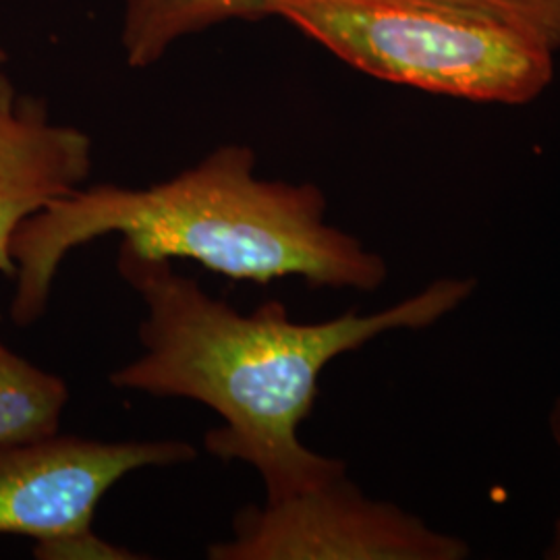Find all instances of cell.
<instances>
[{
  "label": "cell",
  "mask_w": 560,
  "mask_h": 560,
  "mask_svg": "<svg viewBox=\"0 0 560 560\" xmlns=\"http://www.w3.org/2000/svg\"><path fill=\"white\" fill-rule=\"evenodd\" d=\"M117 270L145 303L143 355L115 370L120 390L201 402L221 416L206 451L243 460L260 474L266 502H279L339 480L345 463L300 441L324 368L342 353L400 328H425L457 310L476 280L441 279L376 314L347 312L332 320L295 322L280 301L235 312L179 275L168 258L120 241Z\"/></svg>",
  "instance_id": "1"
},
{
  "label": "cell",
  "mask_w": 560,
  "mask_h": 560,
  "mask_svg": "<svg viewBox=\"0 0 560 560\" xmlns=\"http://www.w3.org/2000/svg\"><path fill=\"white\" fill-rule=\"evenodd\" d=\"M113 233L141 254L196 260L260 284L301 277L312 287L376 291L388 275L378 254L326 222L320 187L261 179L256 152L229 143L173 179L83 185L23 222L11 245L18 268L11 320H40L62 260Z\"/></svg>",
  "instance_id": "2"
},
{
  "label": "cell",
  "mask_w": 560,
  "mask_h": 560,
  "mask_svg": "<svg viewBox=\"0 0 560 560\" xmlns=\"http://www.w3.org/2000/svg\"><path fill=\"white\" fill-rule=\"evenodd\" d=\"M275 18L365 75L430 94L525 104L555 78L540 46L411 0H279Z\"/></svg>",
  "instance_id": "3"
},
{
  "label": "cell",
  "mask_w": 560,
  "mask_h": 560,
  "mask_svg": "<svg viewBox=\"0 0 560 560\" xmlns=\"http://www.w3.org/2000/svg\"><path fill=\"white\" fill-rule=\"evenodd\" d=\"M463 541L388 502L370 501L342 476L284 501L249 504L212 560H459Z\"/></svg>",
  "instance_id": "4"
},
{
  "label": "cell",
  "mask_w": 560,
  "mask_h": 560,
  "mask_svg": "<svg viewBox=\"0 0 560 560\" xmlns=\"http://www.w3.org/2000/svg\"><path fill=\"white\" fill-rule=\"evenodd\" d=\"M196 459L180 441L104 442L62 436L0 446V536L34 540V557L94 532L104 494L145 467Z\"/></svg>",
  "instance_id": "5"
},
{
  "label": "cell",
  "mask_w": 560,
  "mask_h": 560,
  "mask_svg": "<svg viewBox=\"0 0 560 560\" xmlns=\"http://www.w3.org/2000/svg\"><path fill=\"white\" fill-rule=\"evenodd\" d=\"M92 138L57 122L0 71V275L15 277L11 245L21 224L85 185Z\"/></svg>",
  "instance_id": "6"
},
{
  "label": "cell",
  "mask_w": 560,
  "mask_h": 560,
  "mask_svg": "<svg viewBox=\"0 0 560 560\" xmlns=\"http://www.w3.org/2000/svg\"><path fill=\"white\" fill-rule=\"evenodd\" d=\"M277 4L279 0H122L120 50L129 67L145 69L203 30L275 18Z\"/></svg>",
  "instance_id": "7"
},
{
  "label": "cell",
  "mask_w": 560,
  "mask_h": 560,
  "mask_svg": "<svg viewBox=\"0 0 560 560\" xmlns=\"http://www.w3.org/2000/svg\"><path fill=\"white\" fill-rule=\"evenodd\" d=\"M67 402V382L21 358L0 340V446L59 434Z\"/></svg>",
  "instance_id": "8"
},
{
  "label": "cell",
  "mask_w": 560,
  "mask_h": 560,
  "mask_svg": "<svg viewBox=\"0 0 560 560\" xmlns=\"http://www.w3.org/2000/svg\"><path fill=\"white\" fill-rule=\"evenodd\" d=\"M504 30L557 55L560 0H411Z\"/></svg>",
  "instance_id": "9"
},
{
  "label": "cell",
  "mask_w": 560,
  "mask_h": 560,
  "mask_svg": "<svg viewBox=\"0 0 560 560\" xmlns=\"http://www.w3.org/2000/svg\"><path fill=\"white\" fill-rule=\"evenodd\" d=\"M550 430H552V436H555V441H557L560 448V399L557 400V405H555V409H552V413H550ZM546 557H548V559L560 560V517L559 523H557L555 538H552V544H550Z\"/></svg>",
  "instance_id": "10"
},
{
  "label": "cell",
  "mask_w": 560,
  "mask_h": 560,
  "mask_svg": "<svg viewBox=\"0 0 560 560\" xmlns=\"http://www.w3.org/2000/svg\"><path fill=\"white\" fill-rule=\"evenodd\" d=\"M4 65H7V52H4V48H2V44H0V71L4 69Z\"/></svg>",
  "instance_id": "11"
}]
</instances>
